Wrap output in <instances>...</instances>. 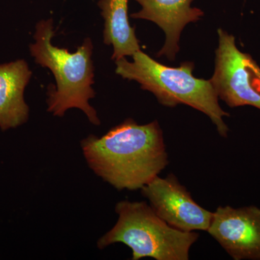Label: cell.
Returning <instances> with one entry per match:
<instances>
[{
    "mask_svg": "<svg viewBox=\"0 0 260 260\" xmlns=\"http://www.w3.org/2000/svg\"><path fill=\"white\" fill-rule=\"evenodd\" d=\"M88 167L118 190L141 189L169 165L158 121L139 124L129 118L102 137L80 142Z\"/></svg>",
    "mask_w": 260,
    "mask_h": 260,
    "instance_id": "obj_1",
    "label": "cell"
},
{
    "mask_svg": "<svg viewBox=\"0 0 260 260\" xmlns=\"http://www.w3.org/2000/svg\"><path fill=\"white\" fill-rule=\"evenodd\" d=\"M54 23L51 19L37 23L30 45V54L37 64L51 70L56 80V86L48 88L47 112L62 117L70 109L83 111L94 125H100L97 112L89 104L95 96L93 90V44L86 38L74 53L53 45Z\"/></svg>",
    "mask_w": 260,
    "mask_h": 260,
    "instance_id": "obj_2",
    "label": "cell"
},
{
    "mask_svg": "<svg viewBox=\"0 0 260 260\" xmlns=\"http://www.w3.org/2000/svg\"><path fill=\"white\" fill-rule=\"evenodd\" d=\"M115 60L116 74L124 79L134 80L156 97L161 105L175 107L185 104L204 113L216 126L219 135L227 138L229 129L223 120L229 116L219 105L218 97L210 80L197 78L192 75L194 64L183 62L178 68L160 64L141 50L133 56Z\"/></svg>",
    "mask_w": 260,
    "mask_h": 260,
    "instance_id": "obj_3",
    "label": "cell"
},
{
    "mask_svg": "<svg viewBox=\"0 0 260 260\" xmlns=\"http://www.w3.org/2000/svg\"><path fill=\"white\" fill-rule=\"evenodd\" d=\"M115 211L119 218L115 225L98 240L99 249L122 243L132 249L133 260L189 259V250L199 234L171 226L146 202L122 200L116 205Z\"/></svg>",
    "mask_w": 260,
    "mask_h": 260,
    "instance_id": "obj_4",
    "label": "cell"
},
{
    "mask_svg": "<svg viewBox=\"0 0 260 260\" xmlns=\"http://www.w3.org/2000/svg\"><path fill=\"white\" fill-rule=\"evenodd\" d=\"M215 70L210 79L218 99L232 108L260 109V67L236 45L235 38L219 28Z\"/></svg>",
    "mask_w": 260,
    "mask_h": 260,
    "instance_id": "obj_5",
    "label": "cell"
},
{
    "mask_svg": "<svg viewBox=\"0 0 260 260\" xmlns=\"http://www.w3.org/2000/svg\"><path fill=\"white\" fill-rule=\"evenodd\" d=\"M141 193L157 215L171 226L186 232L208 231L213 212L198 204L174 174L164 178L158 176L142 188Z\"/></svg>",
    "mask_w": 260,
    "mask_h": 260,
    "instance_id": "obj_6",
    "label": "cell"
},
{
    "mask_svg": "<svg viewBox=\"0 0 260 260\" xmlns=\"http://www.w3.org/2000/svg\"><path fill=\"white\" fill-rule=\"evenodd\" d=\"M208 234L235 260H260V208L219 206Z\"/></svg>",
    "mask_w": 260,
    "mask_h": 260,
    "instance_id": "obj_7",
    "label": "cell"
},
{
    "mask_svg": "<svg viewBox=\"0 0 260 260\" xmlns=\"http://www.w3.org/2000/svg\"><path fill=\"white\" fill-rule=\"evenodd\" d=\"M142 8L130 15L134 19L150 20L158 25L166 34L164 47L158 56H166L169 60L175 59L179 51L181 32L189 23L200 20L203 12L192 8L193 0H135Z\"/></svg>",
    "mask_w": 260,
    "mask_h": 260,
    "instance_id": "obj_8",
    "label": "cell"
},
{
    "mask_svg": "<svg viewBox=\"0 0 260 260\" xmlns=\"http://www.w3.org/2000/svg\"><path fill=\"white\" fill-rule=\"evenodd\" d=\"M31 75L23 59L0 65V128L3 131L28 121L29 107L24 99V90Z\"/></svg>",
    "mask_w": 260,
    "mask_h": 260,
    "instance_id": "obj_9",
    "label": "cell"
},
{
    "mask_svg": "<svg viewBox=\"0 0 260 260\" xmlns=\"http://www.w3.org/2000/svg\"><path fill=\"white\" fill-rule=\"evenodd\" d=\"M99 5L104 19V42L112 46L113 60L132 56L140 50L128 18V0H101Z\"/></svg>",
    "mask_w": 260,
    "mask_h": 260,
    "instance_id": "obj_10",
    "label": "cell"
}]
</instances>
